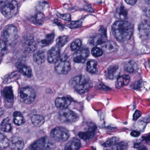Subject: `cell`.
<instances>
[{
    "label": "cell",
    "instance_id": "3",
    "mask_svg": "<svg viewBox=\"0 0 150 150\" xmlns=\"http://www.w3.org/2000/svg\"><path fill=\"white\" fill-rule=\"evenodd\" d=\"M2 37L6 44H13L18 38V31L16 28L12 25L6 26L3 31Z\"/></svg>",
    "mask_w": 150,
    "mask_h": 150
},
{
    "label": "cell",
    "instance_id": "25",
    "mask_svg": "<svg viewBox=\"0 0 150 150\" xmlns=\"http://www.w3.org/2000/svg\"><path fill=\"white\" fill-rule=\"evenodd\" d=\"M106 38L103 35L98 34L94 36L90 40V44L93 45H98L105 42Z\"/></svg>",
    "mask_w": 150,
    "mask_h": 150
},
{
    "label": "cell",
    "instance_id": "46",
    "mask_svg": "<svg viewBox=\"0 0 150 150\" xmlns=\"http://www.w3.org/2000/svg\"><path fill=\"white\" fill-rule=\"evenodd\" d=\"M134 147L135 148H139V147L140 148V144H135Z\"/></svg>",
    "mask_w": 150,
    "mask_h": 150
},
{
    "label": "cell",
    "instance_id": "34",
    "mask_svg": "<svg viewBox=\"0 0 150 150\" xmlns=\"http://www.w3.org/2000/svg\"><path fill=\"white\" fill-rule=\"evenodd\" d=\"M69 40V37L67 36H61L56 39L57 45L59 47H61L65 45Z\"/></svg>",
    "mask_w": 150,
    "mask_h": 150
},
{
    "label": "cell",
    "instance_id": "44",
    "mask_svg": "<svg viewBox=\"0 0 150 150\" xmlns=\"http://www.w3.org/2000/svg\"><path fill=\"white\" fill-rule=\"evenodd\" d=\"M125 1L130 5H134L136 3L137 0H125Z\"/></svg>",
    "mask_w": 150,
    "mask_h": 150
},
{
    "label": "cell",
    "instance_id": "23",
    "mask_svg": "<svg viewBox=\"0 0 150 150\" xmlns=\"http://www.w3.org/2000/svg\"><path fill=\"white\" fill-rule=\"evenodd\" d=\"M31 120L33 125L37 127H41L45 122V119L43 116L39 115H34L32 116Z\"/></svg>",
    "mask_w": 150,
    "mask_h": 150
},
{
    "label": "cell",
    "instance_id": "45",
    "mask_svg": "<svg viewBox=\"0 0 150 150\" xmlns=\"http://www.w3.org/2000/svg\"><path fill=\"white\" fill-rule=\"evenodd\" d=\"M131 135L134 137H138L140 135V133L139 131H133L131 133Z\"/></svg>",
    "mask_w": 150,
    "mask_h": 150
},
{
    "label": "cell",
    "instance_id": "36",
    "mask_svg": "<svg viewBox=\"0 0 150 150\" xmlns=\"http://www.w3.org/2000/svg\"><path fill=\"white\" fill-rule=\"evenodd\" d=\"M54 38V34H49L48 35L45 39L41 41V45L42 46H46L48 45L53 42Z\"/></svg>",
    "mask_w": 150,
    "mask_h": 150
},
{
    "label": "cell",
    "instance_id": "40",
    "mask_svg": "<svg viewBox=\"0 0 150 150\" xmlns=\"http://www.w3.org/2000/svg\"><path fill=\"white\" fill-rule=\"evenodd\" d=\"M56 15L58 17L65 21H70L71 19V16L69 14H61L60 13H57Z\"/></svg>",
    "mask_w": 150,
    "mask_h": 150
},
{
    "label": "cell",
    "instance_id": "11",
    "mask_svg": "<svg viewBox=\"0 0 150 150\" xmlns=\"http://www.w3.org/2000/svg\"><path fill=\"white\" fill-rule=\"evenodd\" d=\"M89 55L90 52L87 48H82L78 49L74 55V62L77 63H83Z\"/></svg>",
    "mask_w": 150,
    "mask_h": 150
},
{
    "label": "cell",
    "instance_id": "43",
    "mask_svg": "<svg viewBox=\"0 0 150 150\" xmlns=\"http://www.w3.org/2000/svg\"><path fill=\"white\" fill-rule=\"evenodd\" d=\"M141 112L138 110H136L134 115V117H133L134 120H136L137 119H139L141 117Z\"/></svg>",
    "mask_w": 150,
    "mask_h": 150
},
{
    "label": "cell",
    "instance_id": "22",
    "mask_svg": "<svg viewBox=\"0 0 150 150\" xmlns=\"http://www.w3.org/2000/svg\"><path fill=\"white\" fill-rule=\"evenodd\" d=\"M33 61L37 64L41 65L43 64L45 60V55L42 51L36 52L33 55Z\"/></svg>",
    "mask_w": 150,
    "mask_h": 150
},
{
    "label": "cell",
    "instance_id": "5",
    "mask_svg": "<svg viewBox=\"0 0 150 150\" xmlns=\"http://www.w3.org/2000/svg\"><path fill=\"white\" fill-rule=\"evenodd\" d=\"M55 146L46 137H41L33 143L31 147L32 150H54Z\"/></svg>",
    "mask_w": 150,
    "mask_h": 150
},
{
    "label": "cell",
    "instance_id": "2",
    "mask_svg": "<svg viewBox=\"0 0 150 150\" xmlns=\"http://www.w3.org/2000/svg\"><path fill=\"white\" fill-rule=\"evenodd\" d=\"M70 83L78 93L82 94L89 91L92 86V84L87 77L78 76L72 78Z\"/></svg>",
    "mask_w": 150,
    "mask_h": 150
},
{
    "label": "cell",
    "instance_id": "31",
    "mask_svg": "<svg viewBox=\"0 0 150 150\" xmlns=\"http://www.w3.org/2000/svg\"><path fill=\"white\" fill-rule=\"evenodd\" d=\"M19 77H20V74L19 72H14L6 78L4 81V83L5 84H9V83H12V82H14L17 79H18Z\"/></svg>",
    "mask_w": 150,
    "mask_h": 150
},
{
    "label": "cell",
    "instance_id": "27",
    "mask_svg": "<svg viewBox=\"0 0 150 150\" xmlns=\"http://www.w3.org/2000/svg\"><path fill=\"white\" fill-rule=\"evenodd\" d=\"M1 129L2 131L5 132H9L11 131V124L9 118H6L2 121L1 124Z\"/></svg>",
    "mask_w": 150,
    "mask_h": 150
},
{
    "label": "cell",
    "instance_id": "8",
    "mask_svg": "<svg viewBox=\"0 0 150 150\" xmlns=\"http://www.w3.org/2000/svg\"><path fill=\"white\" fill-rule=\"evenodd\" d=\"M51 136L57 142H64L68 139L70 134L68 131L66 129L57 127L51 131Z\"/></svg>",
    "mask_w": 150,
    "mask_h": 150
},
{
    "label": "cell",
    "instance_id": "33",
    "mask_svg": "<svg viewBox=\"0 0 150 150\" xmlns=\"http://www.w3.org/2000/svg\"><path fill=\"white\" fill-rule=\"evenodd\" d=\"M9 146V140L4 135L0 133V150L6 149Z\"/></svg>",
    "mask_w": 150,
    "mask_h": 150
},
{
    "label": "cell",
    "instance_id": "29",
    "mask_svg": "<svg viewBox=\"0 0 150 150\" xmlns=\"http://www.w3.org/2000/svg\"><path fill=\"white\" fill-rule=\"evenodd\" d=\"M124 68L126 71L129 73H133L136 71L137 69V65L134 62L130 61L125 64Z\"/></svg>",
    "mask_w": 150,
    "mask_h": 150
},
{
    "label": "cell",
    "instance_id": "20",
    "mask_svg": "<svg viewBox=\"0 0 150 150\" xmlns=\"http://www.w3.org/2000/svg\"><path fill=\"white\" fill-rule=\"evenodd\" d=\"M130 81V77L127 75L120 76L117 79L116 82V87L118 89H120L125 86H127L129 83Z\"/></svg>",
    "mask_w": 150,
    "mask_h": 150
},
{
    "label": "cell",
    "instance_id": "12",
    "mask_svg": "<svg viewBox=\"0 0 150 150\" xmlns=\"http://www.w3.org/2000/svg\"><path fill=\"white\" fill-rule=\"evenodd\" d=\"M9 146L12 150H22L24 146V143L21 137L14 136L9 141Z\"/></svg>",
    "mask_w": 150,
    "mask_h": 150
},
{
    "label": "cell",
    "instance_id": "15",
    "mask_svg": "<svg viewBox=\"0 0 150 150\" xmlns=\"http://www.w3.org/2000/svg\"><path fill=\"white\" fill-rule=\"evenodd\" d=\"M23 47L25 51L26 52H32L36 49V42L33 38L30 37H27L24 39Z\"/></svg>",
    "mask_w": 150,
    "mask_h": 150
},
{
    "label": "cell",
    "instance_id": "30",
    "mask_svg": "<svg viewBox=\"0 0 150 150\" xmlns=\"http://www.w3.org/2000/svg\"><path fill=\"white\" fill-rule=\"evenodd\" d=\"M127 11L122 6L118 8L115 13V16L117 17V18L122 20L126 19L127 18Z\"/></svg>",
    "mask_w": 150,
    "mask_h": 150
},
{
    "label": "cell",
    "instance_id": "14",
    "mask_svg": "<svg viewBox=\"0 0 150 150\" xmlns=\"http://www.w3.org/2000/svg\"><path fill=\"white\" fill-rule=\"evenodd\" d=\"M140 36L143 39L149 38L150 35V23L148 20L142 21L139 26Z\"/></svg>",
    "mask_w": 150,
    "mask_h": 150
},
{
    "label": "cell",
    "instance_id": "13",
    "mask_svg": "<svg viewBox=\"0 0 150 150\" xmlns=\"http://www.w3.org/2000/svg\"><path fill=\"white\" fill-rule=\"evenodd\" d=\"M3 95L5 105L8 107L11 106L14 100V96L11 87L9 86L4 88L3 92Z\"/></svg>",
    "mask_w": 150,
    "mask_h": 150
},
{
    "label": "cell",
    "instance_id": "18",
    "mask_svg": "<svg viewBox=\"0 0 150 150\" xmlns=\"http://www.w3.org/2000/svg\"><path fill=\"white\" fill-rule=\"evenodd\" d=\"M81 144L78 138H72L65 145V150H77L81 147Z\"/></svg>",
    "mask_w": 150,
    "mask_h": 150
},
{
    "label": "cell",
    "instance_id": "10",
    "mask_svg": "<svg viewBox=\"0 0 150 150\" xmlns=\"http://www.w3.org/2000/svg\"><path fill=\"white\" fill-rule=\"evenodd\" d=\"M60 51L58 46L56 45L52 47L48 52V61L50 63H55L60 58Z\"/></svg>",
    "mask_w": 150,
    "mask_h": 150
},
{
    "label": "cell",
    "instance_id": "37",
    "mask_svg": "<svg viewBox=\"0 0 150 150\" xmlns=\"http://www.w3.org/2000/svg\"><path fill=\"white\" fill-rule=\"evenodd\" d=\"M82 45V41L80 39L75 40H74L70 46V49L71 51H74L78 50Z\"/></svg>",
    "mask_w": 150,
    "mask_h": 150
},
{
    "label": "cell",
    "instance_id": "24",
    "mask_svg": "<svg viewBox=\"0 0 150 150\" xmlns=\"http://www.w3.org/2000/svg\"><path fill=\"white\" fill-rule=\"evenodd\" d=\"M13 121L17 126H21L25 122L23 116L18 112H15L13 114Z\"/></svg>",
    "mask_w": 150,
    "mask_h": 150
},
{
    "label": "cell",
    "instance_id": "6",
    "mask_svg": "<svg viewBox=\"0 0 150 150\" xmlns=\"http://www.w3.org/2000/svg\"><path fill=\"white\" fill-rule=\"evenodd\" d=\"M20 98L22 102L26 104H31L36 98L35 91L29 86L23 87L20 91Z\"/></svg>",
    "mask_w": 150,
    "mask_h": 150
},
{
    "label": "cell",
    "instance_id": "16",
    "mask_svg": "<svg viewBox=\"0 0 150 150\" xmlns=\"http://www.w3.org/2000/svg\"><path fill=\"white\" fill-rule=\"evenodd\" d=\"M16 67L18 71L24 76L27 77H31L32 73V70L30 67L27 66L26 64L22 62H17L16 64Z\"/></svg>",
    "mask_w": 150,
    "mask_h": 150
},
{
    "label": "cell",
    "instance_id": "49",
    "mask_svg": "<svg viewBox=\"0 0 150 150\" xmlns=\"http://www.w3.org/2000/svg\"><path fill=\"white\" fill-rule=\"evenodd\" d=\"M147 3L149 4L150 3V0H145Z\"/></svg>",
    "mask_w": 150,
    "mask_h": 150
},
{
    "label": "cell",
    "instance_id": "1",
    "mask_svg": "<svg viewBox=\"0 0 150 150\" xmlns=\"http://www.w3.org/2000/svg\"><path fill=\"white\" fill-rule=\"evenodd\" d=\"M112 30L116 40L120 42H125L131 38L134 32V25L130 22L120 20L113 24Z\"/></svg>",
    "mask_w": 150,
    "mask_h": 150
},
{
    "label": "cell",
    "instance_id": "41",
    "mask_svg": "<svg viewBox=\"0 0 150 150\" xmlns=\"http://www.w3.org/2000/svg\"><path fill=\"white\" fill-rule=\"evenodd\" d=\"M127 143L124 142H122L116 144V149L117 150H122L125 149L127 147Z\"/></svg>",
    "mask_w": 150,
    "mask_h": 150
},
{
    "label": "cell",
    "instance_id": "39",
    "mask_svg": "<svg viewBox=\"0 0 150 150\" xmlns=\"http://www.w3.org/2000/svg\"><path fill=\"white\" fill-rule=\"evenodd\" d=\"M92 54L95 57H99L103 54V51L102 49L97 47L92 48L91 51Z\"/></svg>",
    "mask_w": 150,
    "mask_h": 150
},
{
    "label": "cell",
    "instance_id": "28",
    "mask_svg": "<svg viewBox=\"0 0 150 150\" xmlns=\"http://www.w3.org/2000/svg\"><path fill=\"white\" fill-rule=\"evenodd\" d=\"M97 63L95 60H90L88 61L86 65V69L89 73H96L97 70Z\"/></svg>",
    "mask_w": 150,
    "mask_h": 150
},
{
    "label": "cell",
    "instance_id": "38",
    "mask_svg": "<svg viewBox=\"0 0 150 150\" xmlns=\"http://www.w3.org/2000/svg\"><path fill=\"white\" fill-rule=\"evenodd\" d=\"M82 24V21L78 20L77 21H73L68 24L67 26L71 29H76L81 27Z\"/></svg>",
    "mask_w": 150,
    "mask_h": 150
},
{
    "label": "cell",
    "instance_id": "17",
    "mask_svg": "<svg viewBox=\"0 0 150 150\" xmlns=\"http://www.w3.org/2000/svg\"><path fill=\"white\" fill-rule=\"evenodd\" d=\"M71 104V100L66 97L57 98L55 100V105L57 108L60 109L67 108Z\"/></svg>",
    "mask_w": 150,
    "mask_h": 150
},
{
    "label": "cell",
    "instance_id": "47",
    "mask_svg": "<svg viewBox=\"0 0 150 150\" xmlns=\"http://www.w3.org/2000/svg\"><path fill=\"white\" fill-rule=\"evenodd\" d=\"M139 150H148V149L145 147H141Z\"/></svg>",
    "mask_w": 150,
    "mask_h": 150
},
{
    "label": "cell",
    "instance_id": "32",
    "mask_svg": "<svg viewBox=\"0 0 150 150\" xmlns=\"http://www.w3.org/2000/svg\"><path fill=\"white\" fill-rule=\"evenodd\" d=\"M119 141V138L117 137H111L107 139V141L103 144V146L104 147H110L111 146H114L115 144H117V143Z\"/></svg>",
    "mask_w": 150,
    "mask_h": 150
},
{
    "label": "cell",
    "instance_id": "9",
    "mask_svg": "<svg viewBox=\"0 0 150 150\" xmlns=\"http://www.w3.org/2000/svg\"><path fill=\"white\" fill-rule=\"evenodd\" d=\"M59 118L63 122L72 123L77 120L78 117L74 112L67 108L60 111Z\"/></svg>",
    "mask_w": 150,
    "mask_h": 150
},
{
    "label": "cell",
    "instance_id": "4",
    "mask_svg": "<svg viewBox=\"0 0 150 150\" xmlns=\"http://www.w3.org/2000/svg\"><path fill=\"white\" fill-rule=\"evenodd\" d=\"M70 63L66 56L60 57L55 65V69L56 73L61 75H67L70 71Z\"/></svg>",
    "mask_w": 150,
    "mask_h": 150
},
{
    "label": "cell",
    "instance_id": "35",
    "mask_svg": "<svg viewBox=\"0 0 150 150\" xmlns=\"http://www.w3.org/2000/svg\"><path fill=\"white\" fill-rule=\"evenodd\" d=\"M45 16L42 13H39L33 17V21L36 24L40 25L43 23Z\"/></svg>",
    "mask_w": 150,
    "mask_h": 150
},
{
    "label": "cell",
    "instance_id": "19",
    "mask_svg": "<svg viewBox=\"0 0 150 150\" xmlns=\"http://www.w3.org/2000/svg\"><path fill=\"white\" fill-rule=\"evenodd\" d=\"M102 48L103 51H105V52L112 53L117 51L118 47L116 43L113 41H109L105 42L102 44Z\"/></svg>",
    "mask_w": 150,
    "mask_h": 150
},
{
    "label": "cell",
    "instance_id": "48",
    "mask_svg": "<svg viewBox=\"0 0 150 150\" xmlns=\"http://www.w3.org/2000/svg\"><path fill=\"white\" fill-rule=\"evenodd\" d=\"M7 1V0H0V4H2L6 2Z\"/></svg>",
    "mask_w": 150,
    "mask_h": 150
},
{
    "label": "cell",
    "instance_id": "42",
    "mask_svg": "<svg viewBox=\"0 0 150 150\" xmlns=\"http://www.w3.org/2000/svg\"><path fill=\"white\" fill-rule=\"evenodd\" d=\"M6 47H7V44L6 42L3 40L0 39V53L4 51L6 49Z\"/></svg>",
    "mask_w": 150,
    "mask_h": 150
},
{
    "label": "cell",
    "instance_id": "21",
    "mask_svg": "<svg viewBox=\"0 0 150 150\" xmlns=\"http://www.w3.org/2000/svg\"><path fill=\"white\" fill-rule=\"evenodd\" d=\"M95 134V129L92 128L85 132H79L78 134V136L81 139L85 141H87L93 138Z\"/></svg>",
    "mask_w": 150,
    "mask_h": 150
},
{
    "label": "cell",
    "instance_id": "26",
    "mask_svg": "<svg viewBox=\"0 0 150 150\" xmlns=\"http://www.w3.org/2000/svg\"><path fill=\"white\" fill-rule=\"evenodd\" d=\"M119 67L117 66H111L107 69V77L110 79L115 78L118 74Z\"/></svg>",
    "mask_w": 150,
    "mask_h": 150
},
{
    "label": "cell",
    "instance_id": "7",
    "mask_svg": "<svg viewBox=\"0 0 150 150\" xmlns=\"http://www.w3.org/2000/svg\"><path fill=\"white\" fill-rule=\"evenodd\" d=\"M18 10L17 3L15 1H11L2 8L1 12L3 16L7 18H11L16 14Z\"/></svg>",
    "mask_w": 150,
    "mask_h": 150
}]
</instances>
